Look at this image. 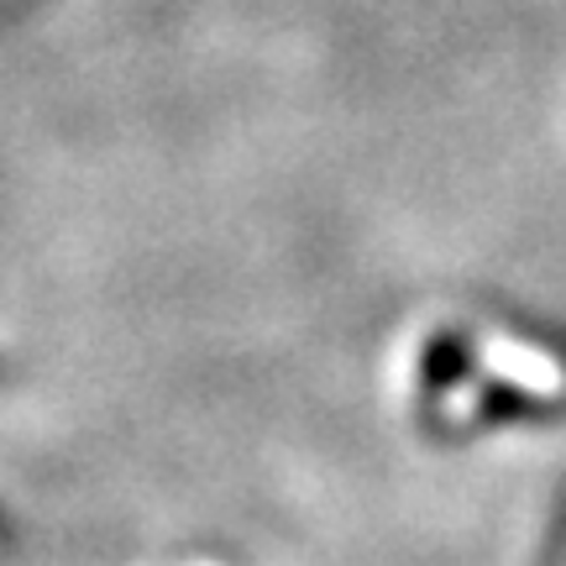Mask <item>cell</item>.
Masks as SVG:
<instances>
[{"instance_id": "1", "label": "cell", "mask_w": 566, "mask_h": 566, "mask_svg": "<svg viewBox=\"0 0 566 566\" xmlns=\"http://www.w3.org/2000/svg\"><path fill=\"white\" fill-rule=\"evenodd\" d=\"M6 535H11V530H6V514H0V546H6Z\"/></svg>"}]
</instances>
